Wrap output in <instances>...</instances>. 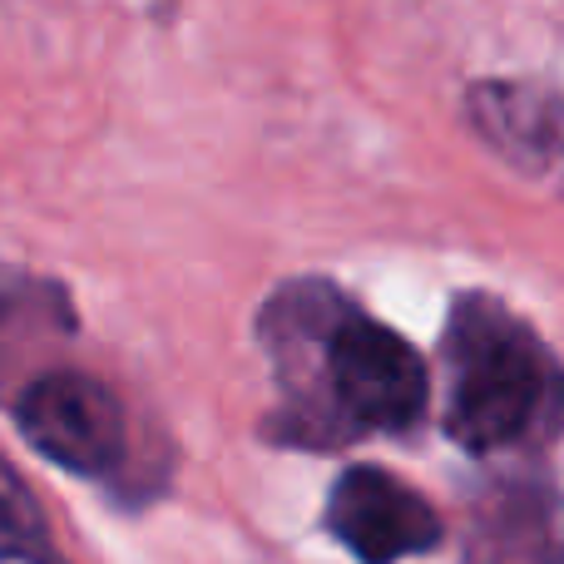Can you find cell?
<instances>
[{
	"mask_svg": "<svg viewBox=\"0 0 564 564\" xmlns=\"http://www.w3.org/2000/svg\"><path fill=\"white\" fill-rule=\"evenodd\" d=\"M470 119L480 139L496 144L520 169H545L564 154V105L520 79H490L470 89Z\"/></svg>",
	"mask_w": 564,
	"mask_h": 564,
	"instance_id": "cell-5",
	"label": "cell"
},
{
	"mask_svg": "<svg viewBox=\"0 0 564 564\" xmlns=\"http://www.w3.org/2000/svg\"><path fill=\"white\" fill-rule=\"evenodd\" d=\"M327 530L361 564H397L411 555H431L446 535L431 500L377 466H351L337 476V486L327 496Z\"/></svg>",
	"mask_w": 564,
	"mask_h": 564,
	"instance_id": "cell-4",
	"label": "cell"
},
{
	"mask_svg": "<svg viewBox=\"0 0 564 564\" xmlns=\"http://www.w3.org/2000/svg\"><path fill=\"white\" fill-rule=\"evenodd\" d=\"M25 441L45 460L75 476H109L124 456L119 397L89 371H45L15 401Z\"/></svg>",
	"mask_w": 564,
	"mask_h": 564,
	"instance_id": "cell-3",
	"label": "cell"
},
{
	"mask_svg": "<svg viewBox=\"0 0 564 564\" xmlns=\"http://www.w3.org/2000/svg\"><path fill=\"white\" fill-rule=\"evenodd\" d=\"M446 436L470 456L540 451L564 431V361L490 292H460L441 337Z\"/></svg>",
	"mask_w": 564,
	"mask_h": 564,
	"instance_id": "cell-1",
	"label": "cell"
},
{
	"mask_svg": "<svg viewBox=\"0 0 564 564\" xmlns=\"http://www.w3.org/2000/svg\"><path fill=\"white\" fill-rule=\"evenodd\" d=\"M0 560L20 564H55L50 555V530L45 510L30 496V486L0 460Z\"/></svg>",
	"mask_w": 564,
	"mask_h": 564,
	"instance_id": "cell-7",
	"label": "cell"
},
{
	"mask_svg": "<svg viewBox=\"0 0 564 564\" xmlns=\"http://www.w3.org/2000/svg\"><path fill=\"white\" fill-rule=\"evenodd\" d=\"M273 312L317 341V406L327 441L347 436H401L426 416L431 371L421 351L387 322L367 317L327 282H292Z\"/></svg>",
	"mask_w": 564,
	"mask_h": 564,
	"instance_id": "cell-2",
	"label": "cell"
},
{
	"mask_svg": "<svg viewBox=\"0 0 564 564\" xmlns=\"http://www.w3.org/2000/svg\"><path fill=\"white\" fill-rule=\"evenodd\" d=\"M476 564H564V506L545 486H510L480 516Z\"/></svg>",
	"mask_w": 564,
	"mask_h": 564,
	"instance_id": "cell-6",
	"label": "cell"
}]
</instances>
